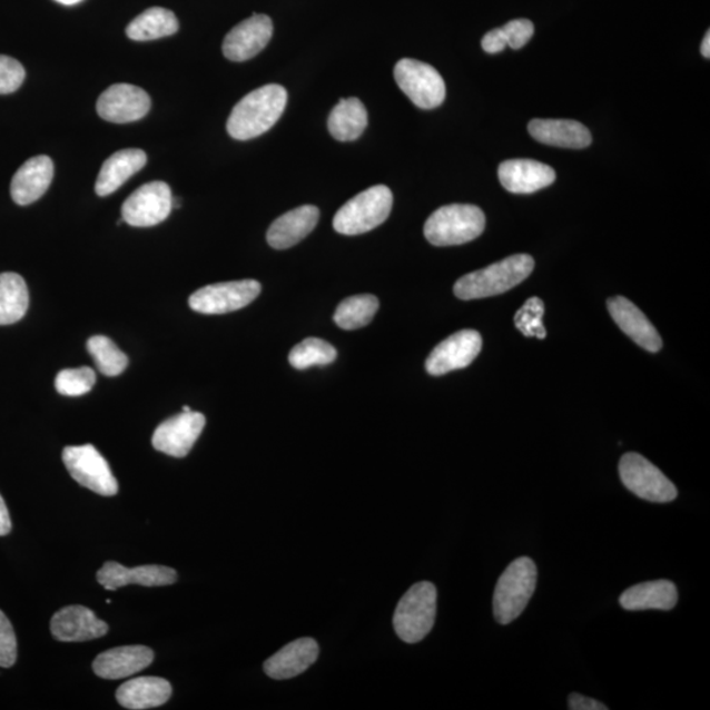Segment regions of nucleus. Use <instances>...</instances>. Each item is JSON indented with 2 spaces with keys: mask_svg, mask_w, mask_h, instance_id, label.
I'll use <instances>...</instances> for the list:
<instances>
[{
  "mask_svg": "<svg viewBox=\"0 0 710 710\" xmlns=\"http://www.w3.org/2000/svg\"><path fill=\"white\" fill-rule=\"evenodd\" d=\"M273 21L267 14L255 13L226 36L223 53L230 61L244 62L256 57L273 38Z\"/></svg>",
  "mask_w": 710,
  "mask_h": 710,
  "instance_id": "15",
  "label": "nucleus"
},
{
  "mask_svg": "<svg viewBox=\"0 0 710 710\" xmlns=\"http://www.w3.org/2000/svg\"><path fill=\"white\" fill-rule=\"evenodd\" d=\"M24 79L23 65L9 56H0V96L17 91Z\"/></svg>",
  "mask_w": 710,
  "mask_h": 710,
  "instance_id": "36",
  "label": "nucleus"
},
{
  "mask_svg": "<svg viewBox=\"0 0 710 710\" xmlns=\"http://www.w3.org/2000/svg\"><path fill=\"white\" fill-rule=\"evenodd\" d=\"M12 523L10 512L7 510V505L2 495H0V538L11 532Z\"/></svg>",
  "mask_w": 710,
  "mask_h": 710,
  "instance_id": "41",
  "label": "nucleus"
},
{
  "mask_svg": "<svg viewBox=\"0 0 710 710\" xmlns=\"http://www.w3.org/2000/svg\"><path fill=\"white\" fill-rule=\"evenodd\" d=\"M318 653L321 649L315 640H296L267 659L264 670L267 677L275 680L292 679L307 671L317 661Z\"/></svg>",
  "mask_w": 710,
  "mask_h": 710,
  "instance_id": "23",
  "label": "nucleus"
},
{
  "mask_svg": "<svg viewBox=\"0 0 710 710\" xmlns=\"http://www.w3.org/2000/svg\"><path fill=\"white\" fill-rule=\"evenodd\" d=\"M151 101L148 92L140 87L118 83L101 93L97 103V111L101 119L126 125L147 116Z\"/></svg>",
  "mask_w": 710,
  "mask_h": 710,
  "instance_id": "14",
  "label": "nucleus"
},
{
  "mask_svg": "<svg viewBox=\"0 0 710 710\" xmlns=\"http://www.w3.org/2000/svg\"><path fill=\"white\" fill-rule=\"evenodd\" d=\"M502 31L505 36L506 46L512 49H521L533 38L534 26L531 20L517 19L503 26Z\"/></svg>",
  "mask_w": 710,
  "mask_h": 710,
  "instance_id": "38",
  "label": "nucleus"
},
{
  "mask_svg": "<svg viewBox=\"0 0 710 710\" xmlns=\"http://www.w3.org/2000/svg\"><path fill=\"white\" fill-rule=\"evenodd\" d=\"M538 566L531 558L514 560L499 578L494 593V618L509 625L524 612L538 585Z\"/></svg>",
  "mask_w": 710,
  "mask_h": 710,
  "instance_id": "3",
  "label": "nucleus"
},
{
  "mask_svg": "<svg viewBox=\"0 0 710 710\" xmlns=\"http://www.w3.org/2000/svg\"><path fill=\"white\" fill-rule=\"evenodd\" d=\"M543 314H545V304L540 298L527 299L514 315V325L525 337L543 339L548 335L542 323Z\"/></svg>",
  "mask_w": 710,
  "mask_h": 710,
  "instance_id": "35",
  "label": "nucleus"
},
{
  "mask_svg": "<svg viewBox=\"0 0 710 710\" xmlns=\"http://www.w3.org/2000/svg\"><path fill=\"white\" fill-rule=\"evenodd\" d=\"M87 351L91 354L99 372L106 376H118L128 366V357L111 338L93 336L87 342Z\"/></svg>",
  "mask_w": 710,
  "mask_h": 710,
  "instance_id": "33",
  "label": "nucleus"
},
{
  "mask_svg": "<svg viewBox=\"0 0 710 710\" xmlns=\"http://www.w3.org/2000/svg\"><path fill=\"white\" fill-rule=\"evenodd\" d=\"M56 2L65 4V6H75L81 3L82 0H56Z\"/></svg>",
  "mask_w": 710,
  "mask_h": 710,
  "instance_id": "43",
  "label": "nucleus"
},
{
  "mask_svg": "<svg viewBox=\"0 0 710 710\" xmlns=\"http://www.w3.org/2000/svg\"><path fill=\"white\" fill-rule=\"evenodd\" d=\"M677 585L665 579L630 586L620 596V605L625 611H671L677 607Z\"/></svg>",
  "mask_w": 710,
  "mask_h": 710,
  "instance_id": "26",
  "label": "nucleus"
},
{
  "mask_svg": "<svg viewBox=\"0 0 710 710\" xmlns=\"http://www.w3.org/2000/svg\"><path fill=\"white\" fill-rule=\"evenodd\" d=\"M172 194L168 184L150 183L137 188L121 207V219L136 228L155 227L168 219Z\"/></svg>",
  "mask_w": 710,
  "mask_h": 710,
  "instance_id": "11",
  "label": "nucleus"
},
{
  "mask_svg": "<svg viewBox=\"0 0 710 710\" xmlns=\"http://www.w3.org/2000/svg\"><path fill=\"white\" fill-rule=\"evenodd\" d=\"M484 228L485 216L480 207L451 205L438 208L430 216L424 235L434 246H454L475 240Z\"/></svg>",
  "mask_w": 710,
  "mask_h": 710,
  "instance_id": "6",
  "label": "nucleus"
},
{
  "mask_svg": "<svg viewBox=\"0 0 710 710\" xmlns=\"http://www.w3.org/2000/svg\"><path fill=\"white\" fill-rule=\"evenodd\" d=\"M96 382L97 375L91 367L67 368L58 373L56 389L63 396H82L90 393Z\"/></svg>",
  "mask_w": 710,
  "mask_h": 710,
  "instance_id": "34",
  "label": "nucleus"
},
{
  "mask_svg": "<svg viewBox=\"0 0 710 710\" xmlns=\"http://www.w3.org/2000/svg\"><path fill=\"white\" fill-rule=\"evenodd\" d=\"M179 29L176 13L162 7H151L127 27V36L135 41H151L168 38Z\"/></svg>",
  "mask_w": 710,
  "mask_h": 710,
  "instance_id": "29",
  "label": "nucleus"
},
{
  "mask_svg": "<svg viewBox=\"0 0 710 710\" xmlns=\"http://www.w3.org/2000/svg\"><path fill=\"white\" fill-rule=\"evenodd\" d=\"M484 52L495 55L503 52L506 47L505 36L502 28L492 29L482 40Z\"/></svg>",
  "mask_w": 710,
  "mask_h": 710,
  "instance_id": "39",
  "label": "nucleus"
},
{
  "mask_svg": "<svg viewBox=\"0 0 710 710\" xmlns=\"http://www.w3.org/2000/svg\"><path fill=\"white\" fill-rule=\"evenodd\" d=\"M393 205L394 195L387 186L369 187L338 209L333 228L345 236L366 234L388 219Z\"/></svg>",
  "mask_w": 710,
  "mask_h": 710,
  "instance_id": "4",
  "label": "nucleus"
},
{
  "mask_svg": "<svg viewBox=\"0 0 710 710\" xmlns=\"http://www.w3.org/2000/svg\"><path fill=\"white\" fill-rule=\"evenodd\" d=\"M28 307L29 293L23 277L17 273L0 274V325L20 322Z\"/></svg>",
  "mask_w": 710,
  "mask_h": 710,
  "instance_id": "30",
  "label": "nucleus"
},
{
  "mask_svg": "<svg viewBox=\"0 0 710 710\" xmlns=\"http://www.w3.org/2000/svg\"><path fill=\"white\" fill-rule=\"evenodd\" d=\"M337 358V351L322 338H307L296 345L288 355L289 364L296 369L313 366H328Z\"/></svg>",
  "mask_w": 710,
  "mask_h": 710,
  "instance_id": "32",
  "label": "nucleus"
},
{
  "mask_svg": "<svg viewBox=\"0 0 710 710\" xmlns=\"http://www.w3.org/2000/svg\"><path fill=\"white\" fill-rule=\"evenodd\" d=\"M367 127L366 107L357 98L342 99L333 108L328 129L336 140L347 142L357 140Z\"/></svg>",
  "mask_w": 710,
  "mask_h": 710,
  "instance_id": "28",
  "label": "nucleus"
},
{
  "mask_svg": "<svg viewBox=\"0 0 710 710\" xmlns=\"http://www.w3.org/2000/svg\"><path fill=\"white\" fill-rule=\"evenodd\" d=\"M18 642L7 615L0 611V668L10 669L17 662Z\"/></svg>",
  "mask_w": 710,
  "mask_h": 710,
  "instance_id": "37",
  "label": "nucleus"
},
{
  "mask_svg": "<svg viewBox=\"0 0 710 710\" xmlns=\"http://www.w3.org/2000/svg\"><path fill=\"white\" fill-rule=\"evenodd\" d=\"M287 99L280 85H266L248 93L229 116L227 130L231 139L246 141L266 134L284 115Z\"/></svg>",
  "mask_w": 710,
  "mask_h": 710,
  "instance_id": "1",
  "label": "nucleus"
},
{
  "mask_svg": "<svg viewBox=\"0 0 710 710\" xmlns=\"http://www.w3.org/2000/svg\"><path fill=\"white\" fill-rule=\"evenodd\" d=\"M437 614V589L431 582L412 585L398 601L394 614L395 632L404 642L423 641L433 629Z\"/></svg>",
  "mask_w": 710,
  "mask_h": 710,
  "instance_id": "5",
  "label": "nucleus"
},
{
  "mask_svg": "<svg viewBox=\"0 0 710 710\" xmlns=\"http://www.w3.org/2000/svg\"><path fill=\"white\" fill-rule=\"evenodd\" d=\"M379 309V300L374 295H355L339 303L333 321L339 328L354 331L372 323Z\"/></svg>",
  "mask_w": 710,
  "mask_h": 710,
  "instance_id": "31",
  "label": "nucleus"
},
{
  "mask_svg": "<svg viewBox=\"0 0 710 710\" xmlns=\"http://www.w3.org/2000/svg\"><path fill=\"white\" fill-rule=\"evenodd\" d=\"M395 81L413 105L433 110L444 103L446 86L440 72L422 61L403 58L394 70Z\"/></svg>",
  "mask_w": 710,
  "mask_h": 710,
  "instance_id": "8",
  "label": "nucleus"
},
{
  "mask_svg": "<svg viewBox=\"0 0 710 710\" xmlns=\"http://www.w3.org/2000/svg\"><path fill=\"white\" fill-rule=\"evenodd\" d=\"M50 632L60 642H85L106 635L108 625L89 608L70 605L53 615Z\"/></svg>",
  "mask_w": 710,
  "mask_h": 710,
  "instance_id": "16",
  "label": "nucleus"
},
{
  "mask_svg": "<svg viewBox=\"0 0 710 710\" xmlns=\"http://www.w3.org/2000/svg\"><path fill=\"white\" fill-rule=\"evenodd\" d=\"M53 176L55 165L48 156L28 159L12 178V200L19 206L32 205L48 191Z\"/></svg>",
  "mask_w": 710,
  "mask_h": 710,
  "instance_id": "20",
  "label": "nucleus"
},
{
  "mask_svg": "<svg viewBox=\"0 0 710 710\" xmlns=\"http://www.w3.org/2000/svg\"><path fill=\"white\" fill-rule=\"evenodd\" d=\"M701 55L709 58L710 57V33L708 32L704 40L701 43Z\"/></svg>",
  "mask_w": 710,
  "mask_h": 710,
  "instance_id": "42",
  "label": "nucleus"
},
{
  "mask_svg": "<svg viewBox=\"0 0 710 710\" xmlns=\"http://www.w3.org/2000/svg\"><path fill=\"white\" fill-rule=\"evenodd\" d=\"M527 129L534 140L550 147L583 149L592 142L589 128L574 120L534 119Z\"/></svg>",
  "mask_w": 710,
  "mask_h": 710,
  "instance_id": "24",
  "label": "nucleus"
},
{
  "mask_svg": "<svg viewBox=\"0 0 710 710\" xmlns=\"http://www.w3.org/2000/svg\"><path fill=\"white\" fill-rule=\"evenodd\" d=\"M555 171L533 159H510L499 166L500 184L512 194H533L554 184Z\"/></svg>",
  "mask_w": 710,
  "mask_h": 710,
  "instance_id": "19",
  "label": "nucleus"
},
{
  "mask_svg": "<svg viewBox=\"0 0 710 710\" xmlns=\"http://www.w3.org/2000/svg\"><path fill=\"white\" fill-rule=\"evenodd\" d=\"M97 579L99 584L103 585L106 590L116 591L129 584L144 586L171 585L177 582L178 575L176 570L157 566V564L128 569L118 562H106L103 568L98 571Z\"/></svg>",
  "mask_w": 710,
  "mask_h": 710,
  "instance_id": "18",
  "label": "nucleus"
},
{
  "mask_svg": "<svg viewBox=\"0 0 710 710\" xmlns=\"http://www.w3.org/2000/svg\"><path fill=\"white\" fill-rule=\"evenodd\" d=\"M257 280L245 279L209 285L195 292L188 304L195 313L203 315H224L249 306L260 294Z\"/></svg>",
  "mask_w": 710,
  "mask_h": 710,
  "instance_id": "10",
  "label": "nucleus"
},
{
  "mask_svg": "<svg viewBox=\"0 0 710 710\" xmlns=\"http://www.w3.org/2000/svg\"><path fill=\"white\" fill-rule=\"evenodd\" d=\"M534 269V259L516 255L470 273L456 282L454 294L461 300L490 298L510 292L524 282Z\"/></svg>",
  "mask_w": 710,
  "mask_h": 710,
  "instance_id": "2",
  "label": "nucleus"
},
{
  "mask_svg": "<svg viewBox=\"0 0 710 710\" xmlns=\"http://www.w3.org/2000/svg\"><path fill=\"white\" fill-rule=\"evenodd\" d=\"M148 157L141 149H125L116 151L101 166L96 184V193L99 197L118 191L119 188L139 172L147 165Z\"/></svg>",
  "mask_w": 710,
  "mask_h": 710,
  "instance_id": "25",
  "label": "nucleus"
},
{
  "mask_svg": "<svg viewBox=\"0 0 710 710\" xmlns=\"http://www.w3.org/2000/svg\"><path fill=\"white\" fill-rule=\"evenodd\" d=\"M62 461L72 480L101 496L118 494L119 484L110 465L92 445L63 448Z\"/></svg>",
  "mask_w": 710,
  "mask_h": 710,
  "instance_id": "9",
  "label": "nucleus"
},
{
  "mask_svg": "<svg viewBox=\"0 0 710 710\" xmlns=\"http://www.w3.org/2000/svg\"><path fill=\"white\" fill-rule=\"evenodd\" d=\"M206 426V416L199 412H183L158 425L151 445L156 451L176 458H184L191 452Z\"/></svg>",
  "mask_w": 710,
  "mask_h": 710,
  "instance_id": "12",
  "label": "nucleus"
},
{
  "mask_svg": "<svg viewBox=\"0 0 710 710\" xmlns=\"http://www.w3.org/2000/svg\"><path fill=\"white\" fill-rule=\"evenodd\" d=\"M154 650L134 644L105 651L92 663V670L101 679L118 680L132 677L154 663Z\"/></svg>",
  "mask_w": 710,
  "mask_h": 710,
  "instance_id": "21",
  "label": "nucleus"
},
{
  "mask_svg": "<svg viewBox=\"0 0 710 710\" xmlns=\"http://www.w3.org/2000/svg\"><path fill=\"white\" fill-rule=\"evenodd\" d=\"M571 710H608V707L595 699L585 698L581 693H571L569 698Z\"/></svg>",
  "mask_w": 710,
  "mask_h": 710,
  "instance_id": "40",
  "label": "nucleus"
},
{
  "mask_svg": "<svg viewBox=\"0 0 710 710\" xmlns=\"http://www.w3.org/2000/svg\"><path fill=\"white\" fill-rule=\"evenodd\" d=\"M184 412H191V410H190V407H187V405H186V407H184Z\"/></svg>",
  "mask_w": 710,
  "mask_h": 710,
  "instance_id": "44",
  "label": "nucleus"
},
{
  "mask_svg": "<svg viewBox=\"0 0 710 710\" xmlns=\"http://www.w3.org/2000/svg\"><path fill=\"white\" fill-rule=\"evenodd\" d=\"M321 219L315 206H302L275 220L267 230V243L272 248L285 250L293 248L313 231Z\"/></svg>",
  "mask_w": 710,
  "mask_h": 710,
  "instance_id": "22",
  "label": "nucleus"
},
{
  "mask_svg": "<svg viewBox=\"0 0 710 710\" xmlns=\"http://www.w3.org/2000/svg\"><path fill=\"white\" fill-rule=\"evenodd\" d=\"M483 339L476 331H461L442 342L426 359V372L441 376L473 364L482 351Z\"/></svg>",
  "mask_w": 710,
  "mask_h": 710,
  "instance_id": "13",
  "label": "nucleus"
},
{
  "mask_svg": "<svg viewBox=\"0 0 710 710\" xmlns=\"http://www.w3.org/2000/svg\"><path fill=\"white\" fill-rule=\"evenodd\" d=\"M172 688L168 680L157 677H141L121 684L116 699L121 707L144 710L161 707L171 698Z\"/></svg>",
  "mask_w": 710,
  "mask_h": 710,
  "instance_id": "27",
  "label": "nucleus"
},
{
  "mask_svg": "<svg viewBox=\"0 0 710 710\" xmlns=\"http://www.w3.org/2000/svg\"><path fill=\"white\" fill-rule=\"evenodd\" d=\"M619 473L625 487L648 502L671 503L678 497L676 484L639 453L622 455Z\"/></svg>",
  "mask_w": 710,
  "mask_h": 710,
  "instance_id": "7",
  "label": "nucleus"
},
{
  "mask_svg": "<svg viewBox=\"0 0 710 710\" xmlns=\"http://www.w3.org/2000/svg\"><path fill=\"white\" fill-rule=\"evenodd\" d=\"M608 310L627 336L633 339L642 349L657 353L662 349V338L647 315L624 296H614L608 300Z\"/></svg>",
  "mask_w": 710,
  "mask_h": 710,
  "instance_id": "17",
  "label": "nucleus"
}]
</instances>
